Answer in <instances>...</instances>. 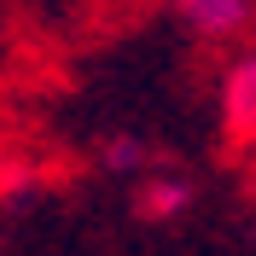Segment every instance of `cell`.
Returning a JSON list of instances; mask_svg holds the SVG:
<instances>
[{
	"label": "cell",
	"mask_w": 256,
	"mask_h": 256,
	"mask_svg": "<svg viewBox=\"0 0 256 256\" xmlns=\"http://www.w3.org/2000/svg\"><path fill=\"white\" fill-rule=\"evenodd\" d=\"M216 116H222V140L227 146H256V47L222 70L216 88Z\"/></svg>",
	"instance_id": "6da1fadb"
},
{
	"label": "cell",
	"mask_w": 256,
	"mask_h": 256,
	"mask_svg": "<svg viewBox=\"0 0 256 256\" xmlns=\"http://www.w3.org/2000/svg\"><path fill=\"white\" fill-rule=\"evenodd\" d=\"M192 204H198V186H192L180 169H152L146 180H134V216H140L146 227H175L192 216Z\"/></svg>",
	"instance_id": "7a4b0ae2"
},
{
	"label": "cell",
	"mask_w": 256,
	"mask_h": 256,
	"mask_svg": "<svg viewBox=\"0 0 256 256\" xmlns=\"http://www.w3.org/2000/svg\"><path fill=\"white\" fill-rule=\"evenodd\" d=\"M169 12L180 18V30L198 41H239L250 30L256 6L250 0H169Z\"/></svg>",
	"instance_id": "3957f363"
},
{
	"label": "cell",
	"mask_w": 256,
	"mask_h": 256,
	"mask_svg": "<svg viewBox=\"0 0 256 256\" xmlns=\"http://www.w3.org/2000/svg\"><path fill=\"white\" fill-rule=\"evenodd\" d=\"M94 158H99V169H105V175H116V180H146L152 169H163V163H169V158H158V152H152V140H140V134H105Z\"/></svg>",
	"instance_id": "277c9868"
},
{
	"label": "cell",
	"mask_w": 256,
	"mask_h": 256,
	"mask_svg": "<svg viewBox=\"0 0 256 256\" xmlns=\"http://www.w3.org/2000/svg\"><path fill=\"white\" fill-rule=\"evenodd\" d=\"M41 198V169L30 158H0V204H35Z\"/></svg>",
	"instance_id": "5b68a950"
}]
</instances>
